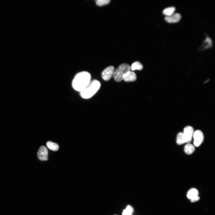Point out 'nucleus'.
I'll return each mask as SVG.
<instances>
[{
  "mask_svg": "<svg viewBox=\"0 0 215 215\" xmlns=\"http://www.w3.org/2000/svg\"><path fill=\"white\" fill-rule=\"evenodd\" d=\"M90 74L88 72L84 71L77 74L72 82V87L76 91L81 92L89 84L91 81Z\"/></svg>",
  "mask_w": 215,
  "mask_h": 215,
  "instance_id": "obj_1",
  "label": "nucleus"
},
{
  "mask_svg": "<svg viewBox=\"0 0 215 215\" xmlns=\"http://www.w3.org/2000/svg\"><path fill=\"white\" fill-rule=\"evenodd\" d=\"M101 84L98 81L95 80L91 81L89 84L80 92V95L84 99H88L93 97L98 91Z\"/></svg>",
  "mask_w": 215,
  "mask_h": 215,
  "instance_id": "obj_2",
  "label": "nucleus"
},
{
  "mask_svg": "<svg viewBox=\"0 0 215 215\" xmlns=\"http://www.w3.org/2000/svg\"><path fill=\"white\" fill-rule=\"evenodd\" d=\"M131 70L130 66L128 64L123 63L120 65L114 71L113 77L117 82L123 80V77L128 72Z\"/></svg>",
  "mask_w": 215,
  "mask_h": 215,
  "instance_id": "obj_3",
  "label": "nucleus"
},
{
  "mask_svg": "<svg viewBox=\"0 0 215 215\" xmlns=\"http://www.w3.org/2000/svg\"><path fill=\"white\" fill-rule=\"evenodd\" d=\"M193 137L194 145L197 147L200 146L204 139V135L202 132L199 130L196 131L194 132Z\"/></svg>",
  "mask_w": 215,
  "mask_h": 215,
  "instance_id": "obj_4",
  "label": "nucleus"
},
{
  "mask_svg": "<svg viewBox=\"0 0 215 215\" xmlns=\"http://www.w3.org/2000/svg\"><path fill=\"white\" fill-rule=\"evenodd\" d=\"M114 71V67L112 66H110L106 68L102 74V79L105 81H108L113 76Z\"/></svg>",
  "mask_w": 215,
  "mask_h": 215,
  "instance_id": "obj_5",
  "label": "nucleus"
},
{
  "mask_svg": "<svg viewBox=\"0 0 215 215\" xmlns=\"http://www.w3.org/2000/svg\"><path fill=\"white\" fill-rule=\"evenodd\" d=\"M199 192L197 189L195 188L190 189L187 194V197L192 202H194L198 200L200 197L198 196Z\"/></svg>",
  "mask_w": 215,
  "mask_h": 215,
  "instance_id": "obj_6",
  "label": "nucleus"
},
{
  "mask_svg": "<svg viewBox=\"0 0 215 215\" xmlns=\"http://www.w3.org/2000/svg\"><path fill=\"white\" fill-rule=\"evenodd\" d=\"M194 132V129L191 126H187L184 128L183 133L185 137L186 143H189L191 141Z\"/></svg>",
  "mask_w": 215,
  "mask_h": 215,
  "instance_id": "obj_7",
  "label": "nucleus"
},
{
  "mask_svg": "<svg viewBox=\"0 0 215 215\" xmlns=\"http://www.w3.org/2000/svg\"><path fill=\"white\" fill-rule=\"evenodd\" d=\"M39 159L42 161H46L48 160V151L47 148L44 146L41 147L37 153Z\"/></svg>",
  "mask_w": 215,
  "mask_h": 215,
  "instance_id": "obj_8",
  "label": "nucleus"
},
{
  "mask_svg": "<svg viewBox=\"0 0 215 215\" xmlns=\"http://www.w3.org/2000/svg\"><path fill=\"white\" fill-rule=\"evenodd\" d=\"M181 18V15L178 13H174L172 15L166 16L165 18L166 21L169 23H175L180 21Z\"/></svg>",
  "mask_w": 215,
  "mask_h": 215,
  "instance_id": "obj_9",
  "label": "nucleus"
},
{
  "mask_svg": "<svg viewBox=\"0 0 215 215\" xmlns=\"http://www.w3.org/2000/svg\"><path fill=\"white\" fill-rule=\"evenodd\" d=\"M136 79V74L132 71H129L124 75L123 77V80L125 82H133Z\"/></svg>",
  "mask_w": 215,
  "mask_h": 215,
  "instance_id": "obj_10",
  "label": "nucleus"
},
{
  "mask_svg": "<svg viewBox=\"0 0 215 215\" xmlns=\"http://www.w3.org/2000/svg\"><path fill=\"white\" fill-rule=\"evenodd\" d=\"M177 143L179 145H181L186 143L184 134L183 132L179 133L177 136Z\"/></svg>",
  "mask_w": 215,
  "mask_h": 215,
  "instance_id": "obj_11",
  "label": "nucleus"
},
{
  "mask_svg": "<svg viewBox=\"0 0 215 215\" xmlns=\"http://www.w3.org/2000/svg\"><path fill=\"white\" fill-rule=\"evenodd\" d=\"M195 148L193 145L188 143L184 147V152L187 155H191L195 151Z\"/></svg>",
  "mask_w": 215,
  "mask_h": 215,
  "instance_id": "obj_12",
  "label": "nucleus"
},
{
  "mask_svg": "<svg viewBox=\"0 0 215 215\" xmlns=\"http://www.w3.org/2000/svg\"><path fill=\"white\" fill-rule=\"evenodd\" d=\"M46 145L48 148L54 151H57L59 149V146L57 143L50 141L47 142Z\"/></svg>",
  "mask_w": 215,
  "mask_h": 215,
  "instance_id": "obj_13",
  "label": "nucleus"
},
{
  "mask_svg": "<svg viewBox=\"0 0 215 215\" xmlns=\"http://www.w3.org/2000/svg\"><path fill=\"white\" fill-rule=\"evenodd\" d=\"M130 68L131 70L132 71L136 70H141L143 68V66L139 62L136 61L134 62Z\"/></svg>",
  "mask_w": 215,
  "mask_h": 215,
  "instance_id": "obj_14",
  "label": "nucleus"
},
{
  "mask_svg": "<svg viewBox=\"0 0 215 215\" xmlns=\"http://www.w3.org/2000/svg\"><path fill=\"white\" fill-rule=\"evenodd\" d=\"M175 10V7H170L164 9L163 13L164 14L166 15L167 16H169L173 14Z\"/></svg>",
  "mask_w": 215,
  "mask_h": 215,
  "instance_id": "obj_15",
  "label": "nucleus"
},
{
  "mask_svg": "<svg viewBox=\"0 0 215 215\" xmlns=\"http://www.w3.org/2000/svg\"><path fill=\"white\" fill-rule=\"evenodd\" d=\"M134 211L133 208L131 206L128 205L126 208L123 210L122 213L123 215H132Z\"/></svg>",
  "mask_w": 215,
  "mask_h": 215,
  "instance_id": "obj_16",
  "label": "nucleus"
},
{
  "mask_svg": "<svg viewBox=\"0 0 215 215\" xmlns=\"http://www.w3.org/2000/svg\"><path fill=\"white\" fill-rule=\"evenodd\" d=\"M110 2L109 0H98L97 1L96 4L98 6L102 7L108 4Z\"/></svg>",
  "mask_w": 215,
  "mask_h": 215,
  "instance_id": "obj_17",
  "label": "nucleus"
},
{
  "mask_svg": "<svg viewBox=\"0 0 215 215\" xmlns=\"http://www.w3.org/2000/svg\"></svg>",
  "mask_w": 215,
  "mask_h": 215,
  "instance_id": "obj_18",
  "label": "nucleus"
}]
</instances>
